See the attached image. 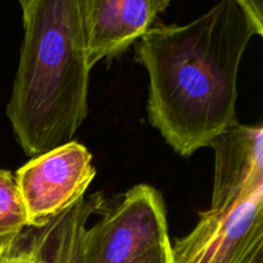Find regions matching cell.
<instances>
[{"mask_svg":"<svg viewBox=\"0 0 263 263\" xmlns=\"http://www.w3.org/2000/svg\"><path fill=\"white\" fill-rule=\"evenodd\" d=\"M236 0H221L186 25H154L136 45L149 77L148 116L166 143L190 157L236 122L238 73L253 36Z\"/></svg>","mask_w":263,"mask_h":263,"instance_id":"cell-1","label":"cell"},{"mask_svg":"<svg viewBox=\"0 0 263 263\" xmlns=\"http://www.w3.org/2000/svg\"><path fill=\"white\" fill-rule=\"evenodd\" d=\"M23 40L7 116L23 152L68 143L87 116L91 64L80 0H20Z\"/></svg>","mask_w":263,"mask_h":263,"instance_id":"cell-2","label":"cell"},{"mask_svg":"<svg viewBox=\"0 0 263 263\" xmlns=\"http://www.w3.org/2000/svg\"><path fill=\"white\" fill-rule=\"evenodd\" d=\"M170 241L166 208L158 190L140 184L80 236L77 263H133Z\"/></svg>","mask_w":263,"mask_h":263,"instance_id":"cell-3","label":"cell"},{"mask_svg":"<svg viewBox=\"0 0 263 263\" xmlns=\"http://www.w3.org/2000/svg\"><path fill=\"white\" fill-rule=\"evenodd\" d=\"M95 175L91 153L77 141L33 157L14 176L28 228H44L74 207Z\"/></svg>","mask_w":263,"mask_h":263,"instance_id":"cell-4","label":"cell"},{"mask_svg":"<svg viewBox=\"0 0 263 263\" xmlns=\"http://www.w3.org/2000/svg\"><path fill=\"white\" fill-rule=\"evenodd\" d=\"M263 249V187L228 207L208 210L171 246L172 263H249Z\"/></svg>","mask_w":263,"mask_h":263,"instance_id":"cell-5","label":"cell"},{"mask_svg":"<svg viewBox=\"0 0 263 263\" xmlns=\"http://www.w3.org/2000/svg\"><path fill=\"white\" fill-rule=\"evenodd\" d=\"M171 0H80L91 67L138 43Z\"/></svg>","mask_w":263,"mask_h":263,"instance_id":"cell-6","label":"cell"},{"mask_svg":"<svg viewBox=\"0 0 263 263\" xmlns=\"http://www.w3.org/2000/svg\"><path fill=\"white\" fill-rule=\"evenodd\" d=\"M211 210L228 207L263 187V128L234 122L217 136Z\"/></svg>","mask_w":263,"mask_h":263,"instance_id":"cell-7","label":"cell"},{"mask_svg":"<svg viewBox=\"0 0 263 263\" xmlns=\"http://www.w3.org/2000/svg\"><path fill=\"white\" fill-rule=\"evenodd\" d=\"M26 228L27 216L14 176L0 168V240L14 238Z\"/></svg>","mask_w":263,"mask_h":263,"instance_id":"cell-8","label":"cell"},{"mask_svg":"<svg viewBox=\"0 0 263 263\" xmlns=\"http://www.w3.org/2000/svg\"><path fill=\"white\" fill-rule=\"evenodd\" d=\"M0 263H55L45 253L37 238L26 240L22 233L0 240Z\"/></svg>","mask_w":263,"mask_h":263,"instance_id":"cell-9","label":"cell"},{"mask_svg":"<svg viewBox=\"0 0 263 263\" xmlns=\"http://www.w3.org/2000/svg\"><path fill=\"white\" fill-rule=\"evenodd\" d=\"M133 263H172L171 261V241L157 246L136 258Z\"/></svg>","mask_w":263,"mask_h":263,"instance_id":"cell-10","label":"cell"},{"mask_svg":"<svg viewBox=\"0 0 263 263\" xmlns=\"http://www.w3.org/2000/svg\"><path fill=\"white\" fill-rule=\"evenodd\" d=\"M263 33V0H236Z\"/></svg>","mask_w":263,"mask_h":263,"instance_id":"cell-11","label":"cell"},{"mask_svg":"<svg viewBox=\"0 0 263 263\" xmlns=\"http://www.w3.org/2000/svg\"><path fill=\"white\" fill-rule=\"evenodd\" d=\"M249 263H263V249L262 251H259L258 253H257L256 256L249 261Z\"/></svg>","mask_w":263,"mask_h":263,"instance_id":"cell-12","label":"cell"}]
</instances>
